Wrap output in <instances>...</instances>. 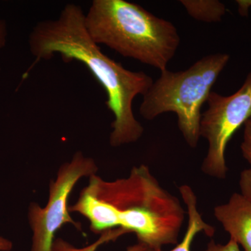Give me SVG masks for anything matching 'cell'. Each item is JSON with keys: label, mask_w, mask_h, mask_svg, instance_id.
Segmentation results:
<instances>
[{"label": "cell", "mask_w": 251, "mask_h": 251, "mask_svg": "<svg viewBox=\"0 0 251 251\" xmlns=\"http://www.w3.org/2000/svg\"><path fill=\"white\" fill-rule=\"evenodd\" d=\"M229 60L228 54L219 52L200 59L186 70L161 72L143 96L140 115L151 121L162 114L174 112L185 141L191 148H197L201 109Z\"/></svg>", "instance_id": "obj_4"}, {"label": "cell", "mask_w": 251, "mask_h": 251, "mask_svg": "<svg viewBox=\"0 0 251 251\" xmlns=\"http://www.w3.org/2000/svg\"><path fill=\"white\" fill-rule=\"evenodd\" d=\"M127 233L128 232L122 227L110 229L100 234L99 239L92 244L82 248L75 247V246L62 238L55 237L52 243L50 251H97L100 246L110 242H115L118 238ZM150 250V249L147 246L138 242L134 245L130 246L125 251H149Z\"/></svg>", "instance_id": "obj_9"}, {"label": "cell", "mask_w": 251, "mask_h": 251, "mask_svg": "<svg viewBox=\"0 0 251 251\" xmlns=\"http://www.w3.org/2000/svg\"><path fill=\"white\" fill-rule=\"evenodd\" d=\"M85 26L96 44L160 72L166 70L180 44L173 23L125 0H94Z\"/></svg>", "instance_id": "obj_3"}, {"label": "cell", "mask_w": 251, "mask_h": 251, "mask_svg": "<svg viewBox=\"0 0 251 251\" xmlns=\"http://www.w3.org/2000/svg\"><path fill=\"white\" fill-rule=\"evenodd\" d=\"M29 46L36 61L49 60L59 54L64 62L77 61L92 73L105 90V105L115 117L110 135L112 147L136 143L141 138L144 128L135 118L133 103L137 96L148 92L152 77L125 69L104 54L87 31L80 6L68 4L56 19L38 23L29 35Z\"/></svg>", "instance_id": "obj_2"}, {"label": "cell", "mask_w": 251, "mask_h": 251, "mask_svg": "<svg viewBox=\"0 0 251 251\" xmlns=\"http://www.w3.org/2000/svg\"><path fill=\"white\" fill-rule=\"evenodd\" d=\"M179 2L190 16L202 22H220L226 12L224 3L217 0H181Z\"/></svg>", "instance_id": "obj_10"}, {"label": "cell", "mask_w": 251, "mask_h": 251, "mask_svg": "<svg viewBox=\"0 0 251 251\" xmlns=\"http://www.w3.org/2000/svg\"><path fill=\"white\" fill-rule=\"evenodd\" d=\"M98 170L95 160L81 151L59 166L56 177L50 181L46 206L31 202L28 207V223L32 234L30 251H50L56 232L64 225L82 229L80 223L71 216L69 197L81 179L97 175Z\"/></svg>", "instance_id": "obj_5"}, {"label": "cell", "mask_w": 251, "mask_h": 251, "mask_svg": "<svg viewBox=\"0 0 251 251\" xmlns=\"http://www.w3.org/2000/svg\"><path fill=\"white\" fill-rule=\"evenodd\" d=\"M179 191L187 209V227L181 242L169 251H191L193 240L198 234L204 232L206 236L211 237L215 233V229L202 219L198 211L197 197L191 186L182 185L179 188ZM149 251H163L162 249H150Z\"/></svg>", "instance_id": "obj_8"}, {"label": "cell", "mask_w": 251, "mask_h": 251, "mask_svg": "<svg viewBox=\"0 0 251 251\" xmlns=\"http://www.w3.org/2000/svg\"><path fill=\"white\" fill-rule=\"evenodd\" d=\"M241 194L251 202V169L244 170L241 173L239 181Z\"/></svg>", "instance_id": "obj_12"}, {"label": "cell", "mask_w": 251, "mask_h": 251, "mask_svg": "<svg viewBox=\"0 0 251 251\" xmlns=\"http://www.w3.org/2000/svg\"><path fill=\"white\" fill-rule=\"evenodd\" d=\"M244 126V138L241 145V150L243 156L250 165L251 169V117Z\"/></svg>", "instance_id": "obj_11"}, {"label": "cell", "mask_w": 251, "mask_h": 251, "mask_svg": "<svg viewBox=\"0 0 251 251\" xmlns=\"http://www.w3.org/2000/svg\"><path fill=\"white\" fill-rule=\"evenodd\" d=\"M69 211L87 219L93 233L122 227L151 250L176 245L187 214L179 200L162 187L145 165L133 167L128 176L113 181L90 176Z\"/></svg>", "instance_id": "obj_1"}, {"label": "cell", "mask_w": 251, "mask_h": 251, "mask_svg": "<svg viewBox=\"0 0 251 251\" xmlns=\"http://www.w3.org/2000/svg\"><path fill=\"white\" fill-rule=\"evenodd\" d=\"M214 216L230 239L244 251H251V202L241 193H234L229 201L216 206Z\"/></svg>", "instance_id": "obj_7"}, {"label": "cell", "mask_w": 251, "mask_h": 251, "mask_svg": "<svg viewBox=\"0 0 251 251\" xmlns=\"http://www.w3.org/2000/svg\"><path fill=\"white\" fill-rule=\"evenodd\" d=\"M7 34L6 21L0 17V49H3L6 46ZM0 71H1V68H0Z\"/></svg>", "instance_id": "obj_14"}, {"label": "cell", "mask_w": 251, "mask_h": 251, "mask_svg": "<svg viewBox=\"0 0 251 251\" xmlns=\"http://www.w3.org/2000/svg\"><path fill=\"white\" fill-rule=\"evenodd\" d=\"M14 245L11 241L0 236V251H11Z\"/></svg>", "instance_id": "obj_15"}, {"label": "cell", "mask_w": 251, "mask_h": 251, "mask_svg": "<svg viewBox=\"0 0 251 251\" xmlns=\"http://www.w3.org/2000/svg\"><path fill=\"white\" fill-rule=\"evenodd\" d=\"M204 251H241V250L237 243L229 239L228 242L226 244H217L214 239H211Z\"/></svg>", "instance_id": "obj_13"}, {"label": "cell", "mask_w": 251, "mask_h": 251, "mask_svg": "<svg viewBox=\"0 0 251 251\" xmlns=\"http://www.w3.org/2000/svg\"><path fill=\"white\" fill-rule=\"evenodd\" d=\"M206 103L208 108L201 115L199 132L209 147L201 169L211 177L224 179L228 171L227 144L251 117V72L235 93L226 97L211 92Z\"/></svg>", "instance_id": "obj_6"}]
</instances>
